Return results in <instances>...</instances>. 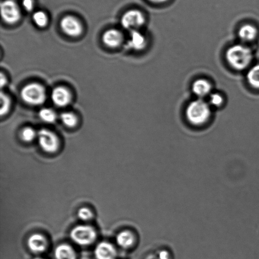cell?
Returning a JSON list of instances; mask_svg holds the SVG:
<instances>
[{"label": "cell", "instance_id": "cell-5", "mask_svg": "<svg viewBox=\"0 0 259 259\" xmlns=\"http://www.w3.org/2000/svg\"><path fill=\"white\" fill-rule=\"evenodd\" d=\"M37 137L40 148L47 153H55L59 148V139L52 131L47 129H40Z\"/></svg>", "mask_w": 259, "mask_h": 259}, {"label": "cell", "instance_id": "cell-28", "mask_svg": "<svg viewBox=\"0 0 259 259\" xmlns=\"http://www.w3.org/2000/svg\"><path fill=\"white\" fill-rule=\"evenodd\" d=\"M0 80H1V87L4 88L5 85H7V80L6 77L4 73H1V76H0Z\"/></svg>", "mask_w": 259, "mask_h": 259}, {"label": "cell", "instance_id": "cell-4", "mask_svg": "<svg viewBox=\"0 0 259 259\" xmlns=\"http://www.w3.org/2000/svg\"><path fill=\"white\" fill-rule=\"evenodd\" d=\"M70 237L75 243L80 245H89L95 242L96 232L94 228L88 225H79L70 233Z\"/></svg>", "mask_w": 259, "mask_h": 259}, {"label": "cell", "instance_id": "cell-9", "mask_svg": "<svg viewBox=\"0 0 259 259\" xmlns=\"http://www.w3.org/2000/svg\"><path fill=\"white\" fill-rule=\"evenodd\" d=\"M51 96L53 103L59 107L69 105L72 98L70 91L63 86H57L53 89Z\"/></svg>", "mask_w": 259, "mask_h": 259}, {"label": "cell", "instance_id": "cell-6", "mask_svg": "<svg viewBox=\"0 0 259 259\" xmlns=\"http://www.w3.org/2000/svg\"><path fill=\"white\" fill-rule=\"evenodd\" d=\"M146 23V18L138 10H131L125 13L121 19V24L124 29L132 30H139Z\"/></svg>", "mask_w": 259, "mask_h": 259}, {"label": "cell", "instance_id": "cell-8", "mask_svg": "<svg viewBox=\"0 0 259 259\" xmlns=\"http://www.w3.org/2000/svg\"><path fill=\"white\" fill-rule=\"evenodd\" d=\"M60 27L65 34L71 37H78L82 34L83 27L77 18L67 15L63 18L60 22Z\"/></svg>", "mask_w": 259, "mask_h": 259}, {"label": "cell", "instance_id": "cell-14", "mask_svg": "<svg viewBox=\"0 0 259 259\" xmlns=\"http://www.w3.org/2000/svg\"><path fill=\"white\" fill-rule=\"evenodd\" d=\"M211 90V85L209 81L204 79H199L193 83V92L200 98H204L210 95Z\"/></svg>", "mask_w": 259, "mask_h": 259}, {"label": "cell", "instance_id": "cell-21", "mask_svg": "<svg viewBox=\"0 0 259 259\" xmlns=\"http://www.w3.org/2000/svg\"><path fill=\"white\" fill-rule=\"evenodd\" d=\"M32 19L38 27L44 28L48 25V17L45 12H35L32 15Z\"/></svg>", "mask_w": 259, "mask_h": 259}, {"label": "cell", "instance_id": "cell-17", "mask_svg": "<svg viewBox=\"0 0 259 259\" xmlns=\"http://www.w3.org/2000/svg\"><path fill=\"white\" fill-rule=\"evenodd\" d=\"M135 238L132 233L129 231H123L116 237V242L120 247L123 248H128L133 245Z\"/></svg>", "mask_w": 259, "mask_h": 259}, {"label": "cell", "instance_id": "cell-16", "mask_svg": "<svg viewBox=\"0 0 259 259\" xmlns=\"http://www.w3.org/2000/svg\"><path fill=\"white\" fill-rule=\"evenodd\" d=\"M56 259H76V253L72 247L67 244H62L55 252Z\"/></svg>", "mask_w": 259, "mask_h": 259}, {"label": "cell", "instance_id": "cell-24", "mask_svg": "<svg viewBox=\"0 0 259 259\" xmlns=\"http://www.w3.org/2000/svg\"><path fill=\"white\" fill-rule=\"evenodd\" d=\"M78 216L83 221H88L92 219L93 214L92 211L87 207L80 208L78 211Z\"/></svg>", "mask_w": 259, "mask_h": 259}, {"label": "cell", "instance_id": "cell-19", "mask_svg": "<svg viewBox=\"0 0 259 259\" xmlns=\"http://www.w3.org/2000/svg\"><path fill=\"white\" fill-rule=\"evenodd\" d=\"M60 119L63 124L68 128H73L77 125L78 123L77 116L70 112L63 113L60 115Z\"/></svg>", "mask_w": 259, "mask_h": 259}, {"label": "cell", "instance_id": "cell-25", "mask_svg": "<svg viewBox=\"0 0 259 259\" xmlns=\"http://www.w3.org/2000/svg\"><path fill=\"white\" fill-rule=\"evenodd\" d=\"M224 99L222 95L219 93H212L209 96V102L210 105L215 106V107H219L223 105Z\"/></svg>", "mask_w": 259, "mask_h": 259}, {"label": "cell", "instance_id": "cell-26", "mask_svg": "<svg viewBox=\"0 0 259 259\" xmlns=\"http://www.w3.org/2000/svg\"><path fill=\"white\" fill-rule=\"evenodd\" d=\"M22 6L27 12H31L34 8V0H23Z\"/></svg>", "mask_w": 259, "mask_h": 259}, {"label": "cell", "instance_id": "cell-29", "mask_svg": "<svg viewBox=\"0 0 259 259\" xmlns=\"http://www.w3.org/2000/svg\"><path fill=\"white\" fill-rule=\"evenodd\" d=\"M149 2L152 3H154V4H164V3H166L168 1V0H149Z\"/></svg>", "mask_w": 259, "mask_h": 259}, {"label": "cell", "instance_id": "cell-30", "mask_svg": "<svg viewBox=\"0 0 259 259\" xmlns=\"http://www.w3.org/2000/svg\"><path fill=\"white\" fill-rule=\"evenodd\" d=\"M34 259H44V258H40V257H35Z\"/></svg>", "mask_w": 259, "mask_h": 259}, {"label": "cell", "instance_id": "cell-10", "mask_svg": "<svg viewBox=\"0 0 259 259\" xmlns=\"http://www.w3.org/2000/svg\"><path fill=\"white\" fill-rule=\"evenodd\" d=\"M146 46V38L139 30L130 31L128 38L125 44L126 49L141 51L144 50Z\"/></svg>", "mask_w": 259, "mask_h": 259}, {"label": "cell", "instance_id": "cell-3", "mask_svg": "<svg viewBox=\"0 0 259 259\" xmlns=\"http://www.w3.org/2000/svg\"><path fill=\"white\" fill-rule=\"evenodd\" d=\"M20 96L24 102L30 105H42L47 100L45 88L40 84L32 83L28 84L22 89Z\"/></svg>", "mask_w": 259, "mask_h": 259}, {"label": "cell", "instance_id": "cell-18", "mask_svg": "<svg viewBox=\"0 0 259 259\" xmlns=\"http://www.w3.org/2000/svg\"><path fill=\"white\" fill-rule=\"evenodd\" d=\"M247 81L253 88L259 90V64L253 66L247 73Z\"/></svg>", "mask_w": 259, "mask_h": 259}, {"label": "cell", "instance_id": "cell-20", "mask_svg": "<svg viewBox=\"0 0 259 259\" xmlns=\"http://www.w3.org/2000/svg\"><path fill=\"white\" fill-rule=\"evenodd\" d=\"M39 116L45 123H53L57 120V114L52 109L48 108H42L39 111Z\"/></svg>", "mask_w": 259, "mask_h": 259}, {"label": "cell", "instance_id": "cell-13", "mask_svg": "<svg viewBox=\"0 0 259 259\" xmlns=\"http://www.w3.org/2000/svg\"><path fill=\"white\" fill-rule=\"evenodd\" d=\"M95 257L97 259H115L116 251L110 243H99L95 251Z\"/></svg>", "mask_w": 259, "mask_h": 259}, {"label": "cell", "instance_id": "cell-1", "mask_svg": "<svg viewBox=\"0 0 259 259\" xmlns=\"http://www.w3.org/2000/svg\"><path fill=\"white\" fill-rule=\"evenodd\" d=\"M227 62L237 70L246 69L252 62L253 54L249 48L243 45H235L228 48L226 53Z\"/></svg>", "mask_w": 259, "mask_h": 259}, {"label": "cell", "instance_id": "cell-27", "mask_svg": "<svg viewBox=\"0 0 259 259\" xmlns=\"http://www.w3.org/2000/svg\"><path fill=\"white\" fill-rule=\"evenodd\" d=\"M159 259H169V253L166 251L162 250L159 254Z\"/></svg>", "mask_w": 259, "mask_h": 259}, {"label": "cell", "instance_id": "cell-12", "mask_svg": "<svg viewBox=\"0 0 259 259\" xmlns=\"http://www.w3.org/2000/svg\"><path fill=\"white\" fill-rule=\"evenodd\" d=\"M27 245L33 253H40L47 249V241L44 236L35 233L30 236L28 239Z\"/></svg>", "mask_w": 259, "mask_h": 259}, {"label": "cell", "instance_id": "cell-22", "mask_svg": "<svg viewBox=\"0 0 259 259\" xmlns=\"http://www.w3.org/2000/svg\"><path fill=\"white\" fill-rule=\"evenodd\" d=\"M20 136L23 141L25 142H31L34 140L35 137L37 136L36 131L31 127H27L22 129Z\"/></svg>", "mask_w": 259, "mask_h": 259}, {"label": "cell", "instance_id": "cell-11", "mask_svg": "<svg viewBox=\"0 0 259 259\" xmlns=\"http://www.w3.org/2000/svg\"><path fill=\"white\" fill-rule=\"evenodd\" d=\"M102 41L106 47L116 48L120 47L123 42V35L120 30L110 29L103 33Z\"/></svg>", "mask_w": 259, "mask_h": 259}, {"label": "cell", "instance_id": "cell-15", "mask_svg": "<svg viewBox=\"0 0 259 259\" xmlns=\"http://www.w3.org/2000/svg\"><path fill=\"white\" fill-rule=\"evenodd\" d=\"M258 30L254 25L245 24L238 30V36L243 42H251L257 37Z\"/></svg>", "mask_w": 259, "mask_h": 259}, {"label": "cell", "instance_id": "cell-2", "mask_svg": "<svg viewBox=\"0 0 259 259\" xmlns=\"http://www.w3.org/2000/svg\"><path fill=\"white\" fill-rule=\"evenodd\" d=\"M211 110L209 104L201 98L192 101L187 106V119L193 125H203L209 120Z\"/></svg>", "mask_w": 259, "mask_h": 259}, {"label": "cell", "instance_id": "cell-7", "mask_svg": "<svg viewBox=\"0 0 259 259\" xmlns=\"http://www.w3.org/2000/svg\"><path fill=\"white\" fill-rule=\"evenodd\" d=\"M1 14L4 21L9 24H16L21 17L19 6L13 0H5L2 3Z\"/></svg>", "mask_w": 259, "mask_h": 259}, {"label": "cell", "instance_id": "cell-23", "mask_svg": "<svg viewBox=\"0 0 259 259\" xmlns=\"http://www.w3.org/2000/svg\"><path fill=\"white\" fill-rule=\"evenodd\" d=\"M1 108H0V113L1 116H4L9 113L10 106H11V101L9 96L7 94L2 91L1 93Z\"/></svg>", "mask_w": 259, "mask_h": 259}]
</instances>
